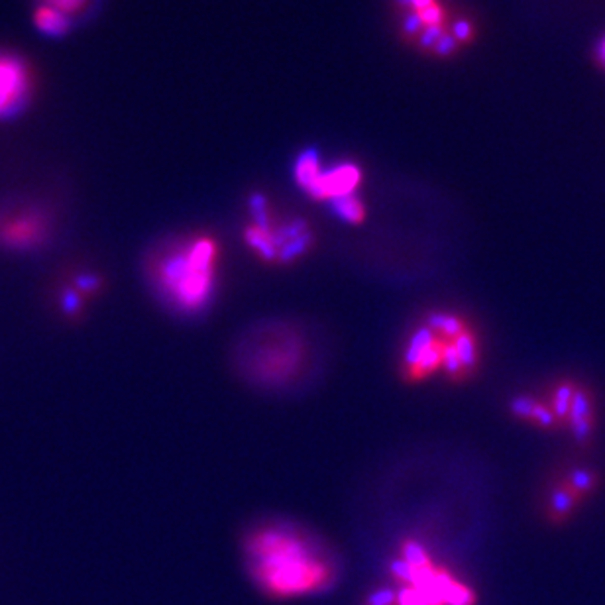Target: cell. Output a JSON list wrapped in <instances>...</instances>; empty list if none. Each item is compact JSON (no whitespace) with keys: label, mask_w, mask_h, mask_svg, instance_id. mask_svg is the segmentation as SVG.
I'll return each mask as SVG.
<instances>
[{"label":"cell","mask_w":605,"mask_h":605,"mask_svg":"<svg viewBox=\"0 0 605 605\" xmlns=\"http://www.w3.org/2000/svg\"><path fill=\"white\" fill-rule=\"evenodd\" d=\"M246 554L254 580L276 600L320 592L336 576L319 544L289 527L258 528L246 543Z\"/></svg>","instance_id":"cell-1"},{"label":"cell","mask_w":605,"mask_h":605,"mask_svg":"<svg viewBox=\"0 0 605 605\" xmlns=\"http://www.w3.org/2000/svg\"><path fill=\"white\" fill-rule=\"evenodd\" d=\"M219 254V242L211 236L182 240L151 262V278L172 305L195 313L213 295Z\"/></svg>","instance_id":"cell-2"},{"label":"cell","mask_w":605,"mask_h":605,"mask_svg":"<svg viewBox=\"0 0 605 605\" xmlns=\"http://www.w3.org/2000/svg\"><path fill=\"white\" fill-rule=\"evenodd\" d=\"M50 214L37 206H14L0 213V246L12 252H30L50 238Z\"/></svg>","instance_id":"cell-3"},{"label":"cell","mask_w":605,"mask_h":605,"mask_svg":"<svg viewBox=\"0 0 605 605\" xmlns=\"http://www.w3.org/2000/svg\"><path fill=\"white\" fill-rule=\"evenodd\" d=\"M34 73L24 58L0 52V120L20 115L32 99Z\"/></svg>","instance_id":"cell-4"},{"label":"cell","mask_w":605,"mask_h":605,"mask_svg":"<svg viewBox=\"0 0 605 605\" xmlns=\"http://www.w3.org/2000/svg\"><path fill=\"white\" fill-rule=\"evenodd\" d=\"M403 4L409 8L411 16L407 18L409 34H421V40L429 44V40H439L440 52L450 50L452 40L442 36V26L447 24V8L440 0H403Z\"/></svg>","instance_id":"cell-5"},{"label":"cell","mask_w":605,"mask_h":605,"mask_svg":"<svg viewBox=\"0 0 605 605\" xmlns=\"http://www.w3.org/2000/svg\"><path fill=\"white\" fill-rule=\"evenodd\" d=\"M362 182V169L354 164H338L328 172H320L315 183L307 189V193L313 198H336L354 195Z\"/></svg>","instance_id":"cell-6"},{"label":"cell","mask_w":605,"mask_h":605,"mask_svg":"<svg viewBox=\"0 0 605 605\" xmlns=\"http://www.w3.org/2000/svg\"><path fill=\"white\" fill-rule=\"evenodd\" d=\"M566 429L570 431L576 442L580 444L590 442L595 429V399L588 387L578 385V390H576Z\"/></svg>","instance_id":"cell-7"},{"label":"cell","mask_w":605,"mask_h":605,"mask_svg":"<svg viewBox=\"0 0 605 605\" xmlns=\"http://www.w3.org/2000/svg\"><path fill=\"white\" fill-rule=\"evenodd\" d=\"M509 411H512L513 417L531 423L533 427H538L541 431H561V424L546 401H538L531 395L513 397V401L509 403Z\"/></svg>","instance_id":"cell-8"},{"label":"cell","mask_w":605,"mask_h":605,"mask_svg":"<svg viewBox=\"0 0 605 605\" xmlns=\"http://www.w3.org/2000/svg\"><path fill=\"white\" fill-rule=\"evenodd\" d=\"M582 504L584 501L578 496L572 494V491L564 484H561V481H556L554 489L551 491V496H548L546 519L553 525L569 523Z\"/></svg>","instance_id":"cell-9"},{"label":"cell","mask_w":605,"mask_h":605,"mask_svg":"<svg viewBox=\"0 0 605 605\" xmlns=\"http://www.w3.org/2000/svg\"><path fill=\"white\" fill-rule=\"evenodd\" d=\"M578 385L580 383H576L574 380H561L553 385L551 393H548L546 405L554 413L556 421H559L561 431L566 429V423H569L570 407H572V401H574V395H576V390H578Z\"/></svg>","instance_id":"cell-10"},{"label":"cell","mask_w":605,"mask_h":605,"mask_svg":"<svg viewBox=\"0 0 605 605\" xmlns=\"http://www.w3.org/2000/svg\"><path fill=\"white\" fill-rule=\"evenodd\" d=\"M71 18L61 14L60 11H55L52 6L37 4L34 11V26L42 34L50 37H61L71 30Z\"/></svg>","instance_id":"cell-11"},{"label":"cell","mask_w":605,"mask_h":605,"mask_svg":"<svg viewBox=\"0 0 605 605\" xmlns=\"http://www.w3.org/2000/svg\"><path fill=\"white\" fill-rule=\"evenodd\" d=\"M559 481L569 488L572 494H576L582 501H585L600 489L601 476L592 468H574Z\"/></svg>","instance_id":"cell-12"},{"label":"cell","mask_w":605,"mask_h":605,"mask_svg":"<svg viewBox=\"0 0 605 605\" xmlns=\"http://www.w3.org/2000/svg\"><path fill=\"white\" fill-rule=\"evenodd\" d=\"M244 238L254 250H256V254L262 260H268V262L278 260V250H276V242H273L271 226H260L254 222L248 226V229H246Z\"/></svg>","instance_id":"cell-13"},{"label":"cell","mask_w":605,"mask_h":605,"mask_svg":"<svg viewBox=\"0 0 605 605\" xmlns=\"http://www.w3.org/2000/svg\"><path fill=\"white\" fill-rule=\"evenodd\" d=\"M452 344L454 348H456L460 360L466 367V374L468 375L474 374L480 362V344H478V336L474 330L466 327L464 333H462L456 340H452Z\"/></svg>","instance_id":"cell-14"},{"label":"cell","mask_w":605,"mask_h":605,"mask_svg":"<svg viewBox=\"0 0 605 605\" xmlns=\"http://www.w3.org/2000/svg\"><path fill=\"white\" fill-rule=\"evenodd\" d=\"M427 327L432 328L434 333H437L440 338L452 343V340H456L462 333H464V328L468 325L458 315H452V313H431L429 319H427Z\"/></svg>","instance_id":"cell-15"},{"label":"cell","mask_w":605,"mask_h":605,"mask_svg":"<svg viewBox=\"0 0 605 605\" xmlns=\"http://www.w3.org/2000/svg\"><path fill=\"white\" fill-rule=\"evenodd\" d=\"M333 206L340 219L352 224H360L366 216V206L356 195L340 197L336 201H333Z\"/></svg>","instance_id":"cell-16"},{"label":"cell","mask_w":605,"mask_h":605,"mask_svg":"<svg viewBox=\"0 0 605 605\" xmlns=\"http://www.w3.org/2000/svg\"><path fill=\"white\" fill-rule=\"evenodd\" d=\"M397 605H444V601L431 590L419 585H403L397 595Z\"/></svg>","instance_id":"cell-17"},{"label":"cell","mask_w":605,"mask_h":605,"mask_svg":"<svg viewBox=\"0 0 605 605\" xmlns=\"http://www.w3.org/2000/svg\"><path fill=\"white\" fill-rule=\"evenodd\" d=\"M401 561L407 562L411 569H424V566L432 564L429 553L417 541H407L401 544Z\"/></svg>","instance_id":"cell-18"},{"label":"cell","mask_w":605,"mask_h":605,"mask_svg":"<svg viewBox=\"0 0 605 605\" xmlns=\"http://www.w3.org/2000/svg\"><path fill=\"white\" fill-rule=\"evenodd\" d=\"M37 4L52 6V8H55V11H60L61 14L69 16L73 20L75 16H79V14L87 11L91 0H37Z\"/></svg>","instance_id":"cell-19"},{"label":"cell","mask_w":605,"mask_h":605,"mask_svg":"<svg viewBox=\"0 0 605 605\" xmlns=\"http://www.w3.org/2000/svg\"><path fill=\"white\" fill-rule=\"evenodd\" d=\"M397 595L399 590L395 588H377L367 595L366 605H397Z\"/></svg>","instance_id":"cell-20"},{"label":"cell","mask_w":605,"mask_h":605,"mask_svg":"<svg viewBox=\"0 0 605 605\" xmlns=\"http://www.w3.org/2000/svg\"><path fill=\"white\" fill-rule=\"evenodd\" d=\"M81 302H83V295L81 293L75 289V287H69V289H65L63 291V297H61V309L65 311L68 315H77L79 311H81Z\"/></svg>","instance_id":"cell-21"},{"label":"cell","mask_w":605,"mask_h":605,"mask_svg":"<svg viewBox=\"0 0 605 605\" xmlns=\"http://www.w3.org/2000/svg\"><path fill=\"white\" fill-rule=\"evenodd\" d=\"M73 287L77 289L81 295H87V293H97L99 287H101V279L97 276H93V273H85V276L77 278Z\"/></svg>","instance_id":"cell-22"},{"label":"cell","mask_w":605,"mask_h":605,"mask_svg":"<svg viewBox=\"0 0 605 605\" xmlns=\"http://www.w3.org/2000/svg\"><path fill=\"white\" fill-rule=\"evenodd\" d=\"M600 55H601V61L605 63V40L601 42V47H600Z\"/></svg>","instance_id":"cell-23"}]
</instances>
